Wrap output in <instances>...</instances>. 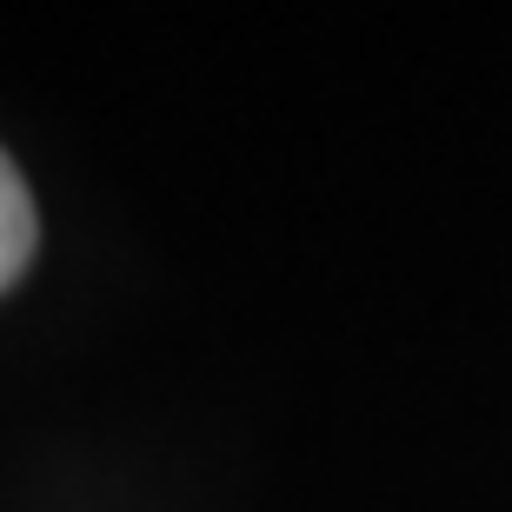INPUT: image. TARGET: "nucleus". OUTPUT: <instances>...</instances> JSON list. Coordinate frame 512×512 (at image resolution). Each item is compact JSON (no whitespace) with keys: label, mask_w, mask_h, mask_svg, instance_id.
Returning <instances> with one entry per match:
<instances>
[{"label":"nucleus","mask_w":512,"mask_h":512,"mask_svg":"<svg viewBox=\"0 0 512 512\" xmlns=\"http://www.w3.org/2000/svg\"><path fill=\"white\" fill-rule=\"evenodd\" d=\"M34 240H40V220H34V193L20 180V167L0 153V293L34 266Z\"/></svg>","instance_id":"f257e3e1"}]
</instances>
